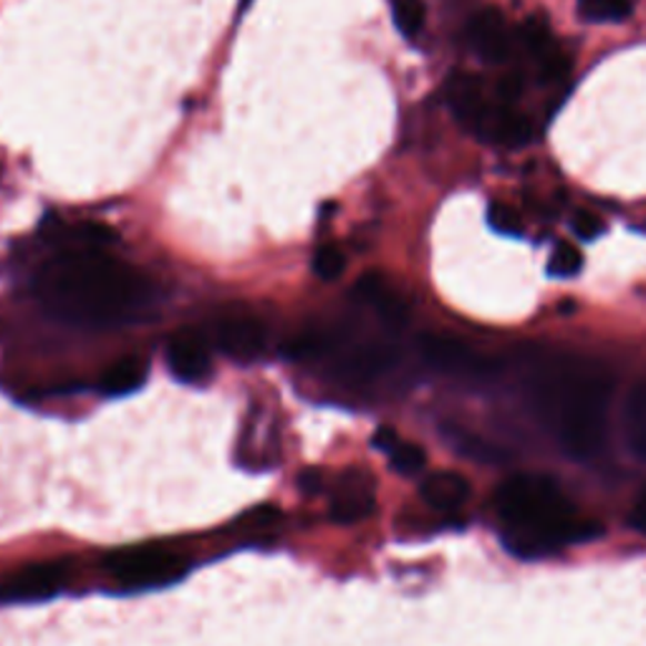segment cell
Wrapping results in <instances>:
<instances>
[{
	"label": "cell",
	"mask_w": 646,
	"mask_h": 646,
	"mask_svg": "<svg viewBox=\"0 0 646 646\" xmlns=\"http://www.w3.org/2000/svg\"><path fill=\"white\" fill-rule=\"evenodd\" d=\"M36 293L57 319L79 326L132 323L152 306V283L104 248L73 243L39 271Z\"/></svg>",
	"instance_id": "obj_1"
},
{
	"label": "cell",
	"mask_w": 646,
	"mask_h": 646,
	"mask_svg": "<svg viewBox=\"0 0 646 646\" xmlns=\"http://www.w3.org/2000/svg\"><path fill=\"white\" fill-rule=\"evenodd\" d=\"M531 400L563 452L594 457L606 440L612 376L578 359H556L533 374Z\"/></svg>",
	"instance_id": "obj_2"
},
{
	"label": "cell",
	"mask_w": 646,
	"mask_h": 646,
	"mask_svg": "<svg viewBox=\"0 0 646 646\" xmlns=\"http://www.w3.org/2000/svg\"><path fill=\"white\" fill-rule=\"evenodd\" d=\"M495 507L507 525L505 546L521 558H538L563 546L596 541L602 523L578 515L556 480L548 475H513L497 487Z\"/></svg>",
	"instance_id": "obj_3"
},
{
	"label": "cell",
	"mask_w": 646,
	"mask_h": 646,
	"mask_svg": "<svg viewBox=\"0 0 646 646\" xmlns=\"http://www.w3.org/2000/svg\"><path fill=\"white\" fill-rule=\"evenodd\" d=\"M104 566L109 568V574L134 591L170 586L190 571L188 561L160 546L117 551L112 556H107Z\"/></svg>",
	"instance_id": "obj_4"
},
{
	"label": "cell",
	"mask_w": 646,
	"mask_h": 646,
	"mask_svg": "<svg viewBox=\"0 0 646 646\" xmlns=\"http://www.w3.org/2000/svg\"><path fill=\"white\" fill-rule=\"evenodd\" d=\"M71 563L67 558L31 563L0 584V604H36L59 596L69 584Z\"/></svg>",
	"instance_id": "obj_5"
},
{
	"label": "cell",
	"mask_w": 646,
	"mask_h": 646,
	"mask_svg": "<svg viewBox=\"0 0 646 646\" xmlns=\"http://www.w3.org/2000/svg\"><path fill=\"white\" fill-rule=\"evenodd\" d=\"M215 344L225 356L248 364L265 352L268 331L253 313L230 311L215 321Z\"/></svg>",
	"instance_id": "obj_6"
},
{
	"label": "cell",
	"mask_w": 646,
	"mask_h": 646,
	"mask_svg": "<svg viewBox=\"0 0 646 646\" xmlns=\"http://www.w3.org/2000/svg\"><path fill=\"white\" fill-rule=\"evenodd\" d=\"M473 134L487 144L501 147H525L533 140V122L525 114H521L515 104H487V109L475 124Z\"/></svg>",
	"instance_id": "obj_7"
},
{
	"label": "cell",
	"mask_w": 646,
	"mask_h": 646,
	"mask_svg": "<svg viewBox=\"0 0 646 646\" xmlns=\"http://www.w3.org/2000/svg\"><path fill=\"white\" fill-rule=\"evenodd\" d=\"M168 366L172 376L182 384H202L210 380L212 359L210 346L200 331L182 329L168 346Z\"/></svg>",
	"instance_id": "obj_8"
},
{
	"label": "cell",
	"mask_w": 646,
	"mask_h": 646,
	"mask_svg": "<svg viewBox=\"0 0 646 646\" xmlns=\"http://www.w3.org/2000/svg\"><path fill=\"white\" fill-rule=\"evenodd\" d=\"M470 46L487 63H503L513 51V36L507 29L505 16L497 8H483L470 21Z\"/></svg>",
	"instance_id": "obj_9"
},
{
	"label": "cell",
	"mask_w": 646,
	"mask_h": 646,
	"mask_svg": "<svg viewBox=\"0 0 646 646\" xmlns=\"http://www.w3.org/2000/svg\"><path fill=\"white\" fill-rule=\"evenodd\" d=\"M374 487L362 473H346L331 501V521L339 525H354L366 521L374 513Z\"/></svg>",
	"instance_id": "obj_10"
},
{
	"label": "cell",
	"mask_w": 646,
	"mask_h": 646,
	"mask_svg": "<svg viewBox=\"0 0 646 646\" xmlns=\"http://www.w3.org/2000/svg\"><path fill=\"white\" fill-rule=\"evenodd\" d=\"M445 97H447V107L452 117L473 132L475 124L480 122V117H483V112L487 109L485 91H483V84H480V79L473 77V73H452L447 81Z\"/></svg>",
	"instance_id": "obj_11"
},
{
	"label": "cell",
	"mask_w": 646,
	"mask_h": 646,
	"mask_svg": "<svg viewBox=\"0 0 646 646\" xmlns=\"http://www.w3.org/2000/svg\"><path fill=\"white\" fill-rule=\"evenodd\" d=\"M420 352L422 359L430 366L440 369V372H475V369H485V364L480 362L475 352L470 346H465L463 341L450 339V336H422L420 341Z\"/></svg>",
	"instance_id": "obj_12"
},
{
	"label": "cell",
	"mask_w": 646,
	"mask_h": 646,
	"mask_svg": "<svg viewBox=\"0 0 646 646\" xmlns=\"http://www.w3.org/2000/svg\"><path fill=\"white\" fill-rule=\"evenodd\" d=\"M356 299L364 301L366 306L376 311V316L390 323V326H402L407 321V303H404L396 291L386 283L380 273H366L356 281Z\"/></svg>",
	"instance_id": "obj_13"
},
{
	"label": "cell",
	"mask_w": 646,
	"mask_h": 646,
	"mask_svg": "<svg viewBox=\"0 0 646 646\" xmlns=\"http://www.w3.org/2000/svg\"><path fill=\"white\" fill-rule=\"evenodd\" d=\"M422 501L440 513L457 511L470 497V483L457 473H432L420 487Z\"/></svg>",
	"instance_id": "obj_14"
},
{
	"label": "cell",
	"mask_w": 646,
	"mask_h": 646,
	"mask_svg": "<svg viewBox=\"0 0 646 646\" xmlns=\"http://www.w3.org/2000/svg\"><path fill=\"white\" fill-rule=\"evenodd\" d=\"M147 382V362L140 356L119 359L101 374L99 390L104 396H127L137 390H142Z\"/></svg>",
	"instance_id": "obj_15"
},
{
	"label": "cell",
	"mask_w": 646,
	"mask_h": 646,
	"mask_svg": "<svg viewBox=\"0 0 646 646\" xmlns=\"http://www.w3.org/2000/svg\"><path fill=\"white\" fill-rule=\"evenodd\" d=\"M442 437H445L450 445L460 452V455L477 460V463L497 465V463H505L507 460L505 452L497 445H493V442L477 437V435H473V432H467L463 427H455V424H445V427H442Z\"/></svg>",
	"instance_id": "obj_16"
},
{
	"label": "cell",
	"mask_w": 646,
	"mask_h": 646,
	"mask_svg": "<svg viewBox=\"0 0 646 646\" xmlns=\"http://www.w3.org/2000/svg\"><path fill=\"white\" fill-rule=\"evenodd\" d=\"M521 41L525 46V51L531 53L538 67L551 59H556L561 53V49L556 46V39H553V33H551L548 18H543V16H531L528 21L523 23Z\"/></svg>",
	"instance_id": "obj_17"
},
{
	"label": "cell",
	"mask_w": 646,
	"mask_h": 646,
	"mask_svg": "<svg viewBox=\"0 0 646 646\" xmlns=\"http://www.w3.org/2000/svg\"><path fill=\"white\" fill-rule=\"evenodd\" d=\"M624 427L629 447L646 460V382L636 386L624 412Z\"/></svg>",
	"instance_id": "obj_18"
},
{
	"label": "cell",
	"mask_w": 646,
	"mask_h": 646,
	"mask_svg": "<svg viewBox=\"0 0 646 646\" xmlns=\"http://www.w3.org/2000/svg\"><path fill=\"white\" fill-rule=\"evenodd\" d=\"M578 16L591 23H622L632 16V0H576Z\"/></svg>",
	"instance_id": "obj_19"
},
{
	"label": "cell",
	"mask_w": 646,
	"mask_h": 646,
	"mask_svg": "<svg viewBox=\"0 0 646 646\" xmlns=\"http://www.w3.org/2000/svg\"><path fill=\"white\" fill-rule=\"evenodd\" d=\"M392 18L402 36L414 39L424 29L427 8H424L422 0H392Z\"/></svg>",
	"instance_id": "obj_20"
},
{
	"label": "cell",
	"mask_w": 646,
	"mask_h": 646,
	"mask_svg": "<svg viewBox=\"0 0 646 646\" xmlns=\"http://www.w3.org/2000/svg\"><path fill=\"white\" fill-rule=\"evenodd\" d=\"M386 457H390V465L396 470V473H402V475H420L424 465H427V455H424V450L420 445H414V442H404V440H396L390 447V452H386Z\"/></svg>",
	"instance_id": "obj_21"
},
{
	"label": "cell",
	"mask_w": 646,
	"mask_h": 646,
	"mask_svg": "<svg viewBox=\"0 0 646 646\" xmlns=\"http://www.w3.org/2000/svg\"><path fill=\"white\" fill-rule=\"evenodd\" d=\"M581 268H584V255H581L576 245L561 243L556 245V251L551 253L548 273L553 279H574V275L581 273Z\"/></svg>",
	"instance_id": "obj_22"
},
{
	"label": "cell",
	"mask_w": 646,
	"mask_h": 646,
	"mask_svg": "<svg viewBox=\"0 0 646 646\" xmlns=\"http://www.w3.org/2000/svg\"><path fill=\"white\" fill-rule=\"evenodd\" d=\"M487 223H491L495 233H501V235H507V238L523 235L521 215L511 205H505V202H493V205L487 208Z\"/></svg>",
	"instance_id": "obj_23"
},
{
	"label": "cell",
	"mask_w": 646,
	"mask_h": 646,
	"mask_svg": "<svg viewBox=\"0 0 646 646\" xmlns=\"http://www.w3.org/2000/svg\"><path fill=\"white\" fill-rule=\"evenodd\" d=\"M346 268V258L336 245H321L316 255H313V273L321 281H336Z\"/></svg>",
	"instance_id": "obj_24"
},
{
	"label": "cell",
	"mask_w": 646,
	"mask_h": 646,
	"mask_svg": "<svg viewBox=\"0 0 646 646\" xmlns=\"http://www.w3.org/2000/svg\"><path fill=\"white\" fill-rule=\"evenodd\" d=\"M571 228H574V233L591 243V240H596L598 235L604 233V223L602 218H596L594 212H586V210H578L574 220H571Z\"/></svg>",
	"instance_id": "obj_25"
},
{
	"label": "cell",
	"mask_w": 646,
	"mask_h": 646,
	"mask_svg": "<svg viewBox=\"0 0 646 646\" xmlns=\"http://www.w3.org/2000/svg\"><path fill=\"white\" fill-rule=\"evenodd\" d=\"M523 94V81L518 73H511V77H505L501 84H497V101H503V104H515V101L521 99Z\"/></svg>",
	"instance_id": "obj_26"
},
{
	"label": "cell",
	"mask_w": 646,
	"mask_h": 646,
	"mask_svg": "<svg viewBox=\"0 0 646 646\" xmlns=\"http://www.w3.org/2000/svg\"><path fill=\"white\" fill-rule=\"evenodd\" d=\"M299 485H301L303 493L316 495L323 487V475L319 473V470H303L301 477H299Z\"/></svg>",
	"instance_id": "obj_27"
},
{
	"label": "cell",
	"mask_w": 646,
	"mask_h": 646,
	"mask_svg": "<svg viewBox=\"0 0 646 646\" xmlns=\"http://www.w3.org/2000/svg\"><path fill=\"white\" fill-rule=\"evenodd\" d=\"M396 440H400V435H396L394 430H390V427H380V430H376L374 440H372V445H374L376 450H382L384 455H386V452H390V447L394 445Z\"/></svg>",
	"instance_id": "obj_28"
},
{
	"label": "cell",
	"mask_w": 646,
	"mask_h": 646,
	"mask_svg": "<svg viewBox=\"0 0 646 646\" xmlns=\"http://www.w3.org/2000/svg\"><path fill=\"white\" fill-rule=\"evenodd\" d=\"M629 523H632V528L646 533V493L642 495V501L636 503V507L632 511Z\"/></svg>",
	"instance_id": "obj_29"
}]
</instances>
